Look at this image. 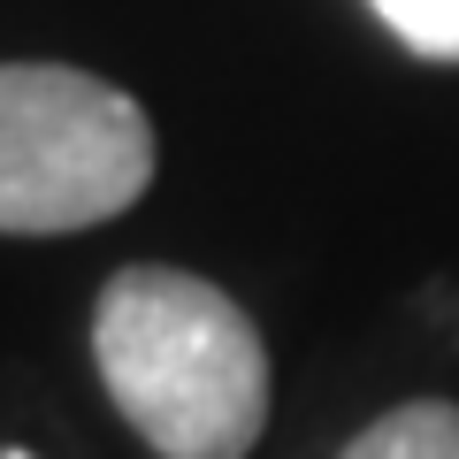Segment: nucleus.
<instances>
[{
	"label": "nucleus",
	"instance_id": "nucleus-1",
	"mask_svg": "<svg viewBox=\"0 0 459 459\" xmlns=\"http://www.w3.org/2000/svg\"><path fill=\"white\" fill-rule=\"evenodd\" d=\"M92 360L115 413L161 459H246L268 429V344L207 276H108L92 307Z\"/></svg>",
	"mask_w": 459,
	"mask_h": 459
},
{
	"label": "nucleus",
	"instance_id": "nucleus-2",
	"mask_svg": "<svg viewBox=\"0 0 459 459\" xmlns=\"http://www.w3.org/2000/svg\"><path fill=\"white\" fill-rule=\"evenodd\" d=\"M153 184V123L69 62H0V238L115 222Z\"/></svg>",
	"mask_w": 459,
	"mask_h": 459
},
{
	"label": "nucleus",
	"instance_id": "nucleus-3",
	"mask_svg": "<svg viewBox=\"0 0 459 459\" xmlns=\"http://www.w3.org/2000/svg\"><path fill=\"white\" fill-rule=\"evenodd\" d=\"M337 459H459V406L452 398H413L368 421Z\"/></svg>",
	"mask_w": 459,
	"mask_h": 459
},
{
	"label": "nucleus",
	"instance_id": "nucleus-4",
	"mask_svg": "<svg viewBox=\"0 0 459 459\" xmlns=\"http://www.w3.org/2000/svg\"><path fill=\"white\" fill-rule=\"evenodd\" d=\"M391 39L421 62H459V0H368Z\"/></svg>",
	"mask_w": 459,
	"mask_h": 459
},
{
	"label": "nucleus",
	"instance_id": "nucleus-5",
	"mask_svg": "<svg viewBox=\"0 0 459 459\" xmlns=\"http://www.w3.org/2000/svg\"><path fill=\"white\" fill-rule=\"evenodd\" d=\"M0 459H39V452H23V444H0Z\"/></svg>",
	"mask_w": 459,
	"mask_h": 459
}]
</instances>
